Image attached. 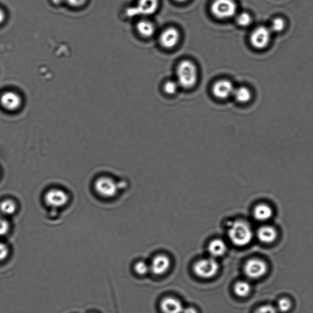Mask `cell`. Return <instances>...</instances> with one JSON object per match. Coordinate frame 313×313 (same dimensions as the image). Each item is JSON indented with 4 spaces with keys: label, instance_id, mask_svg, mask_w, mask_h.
<instances>
[{
    "label": "cell",
    "instance_id": "6da1fadb",
    "mask_svg": "<svg viewBox=\"0 0 313 313\" xmlns=\"http://www.w3.org/2000/svg\"><path fill=\"white\" fill-rule=\"evenodd\" d=\"M224 228L228 239L235 246L242 247L248 245L254 239V231L245 220L228 218L226 220Z\"/></svg>",
    "mask_w": 313,
    "mask_h": 313
},
{
    "label": "cell",
    "instance_id": "7a4b0ae2",
    "mask_svg": "<svg viewBox=\"0 0 313 313\" xmlns=\"http://www.w3.org/2000/svg\"><path fill=\"white\" fill-rule=\"evenodd\" d=\"M177 82L185 88H191L198 80V70L194 62L189 60L182 61L177 68Z\"/></svg>",
    "mask_w": 313,
    "mask_h": 313
},
{
    "label": "cell",
    "instance_id": "3957f363",
    "mask_svg": "<svg viewBox=\"0 0 313 313\" xmlns=\"http://www.w3.org/2000/svg\"><path fill=\"white\" fill-rule=\"evenodd\" d=\"M210 10L216 18L227 19L236 16L237 6L234 0H214Z\"/></svg>",
    "mask_w": 313,
    "mask_h": 313
},
{
    "label": "cell",
    "instance_id": "277c9868",
    "mask_svg": "<svg viewBox=\"0 0 313 313\" xmlns=\"http://www.w3.org/2000/svg\"><path fill=\"white\" fill-rule=\"evenodd\" d=\"M194 270L196 275L200 277L210 278L217 273L219 264L213 258L203 259L196 263Z\"/></svg>",
    "mask_w": 313,
    "mask_h": 313
},
{
    "label": "cell",
    "instance_id": "5b68a950",
    "mask_svg": "<svg viewBox=\"0 0 313 313\" xmlns=\"http://www.w3.org/2000/svg\"><path fill=\"white\" fill-rule=\"evenodd\" d=\"M272 34L269 27L266 26L257 27L253 31L249 38L252 46L258 50L266 49L269 46Z\"/></svg>",
    "mask_w": 313,
    "mask_h": 313
},
{
    "label": "cell",
    "instance_id": "8992f818",
    "mask_svg": "<svg viewBox=\"0 0 313 313\" xmlns=\"http://www.w3.org/2000/svg\"><path fill=\"white\" fill-rule=\"evenodd\" d=\"M159 7V0H138L137 5L129 8L127 13L130 17L150 16L155 13Z\"/></svg>",
    "mask_w": 313,
    "mask_h": 313
},
{
    "label": "cell",
    "instance_id": "52a82bcc",
    "mask_svg": "<svg viewBox=\"0 0 313 313\" xmlns=\"http://www.w3.org/2000/svg\"><path fill=\"white\" fill-rule=\"evenodd\" d=\"M95 189L102 197L112 198L117 195L119 187L112 179L108 177H102L96 180Z\"/></svg>",
    "mask_w": 313,
    "mask_h": 313
},
{
    "label": "cell",
    "instance_id": "ba28073f",
    "mask_svg": "<svg viewBox=\"0 0 313 313\" xmlns=\"http://www.w3.org/2000/svg\"><path fill=\"white\" fill-rule=\"evenodd\" d=\"M268 270L266 262L260 259H251L244 266L245 275L251 279H258L266 275Z\"/></svg>",
    "mask_w": 313,
    "mask_h": 313
},
{
    "label": "cell",
    "instance_id": "9c48e42d",
    "mask_svg": "<svg viewBox=\"0 0 313 313\" xmlns=\"http://www.w3.org/2000/svg\"><path fill=\"white\" fill-rule=\"evenodd\" d=\"M23 98L19 92L14 91L5 92L0 97V104L5 110L16 111L23 105Z\"/></svg>",
    "mask_w": 313,
    "mask_h": 313
},
{
    "label": "cell",
    "instance_id": "30bf717a",
    "mask_svg": "<svg viewBox=\"0 0 313 313\" xmlns=\"http://www.w3.org/2000/svg\"><path fill=\"white\" fill-rule=\"evenodd\" d=\"M69 200L68 195L62 190L53 189L45 196V201L48 206L58 208L66 205Z\"/></svg>",
    "mask_w": 313,
    "mask_h": 313
},
{
    "label": "cell",
    "instance_id": "8fae6325",
    "mask_svg": "<svg viewBox=\"0 0 313 313\" xmlns=\"http://www.w3.org/2000/svg\"><path fill=\"white\" fill-rule=\"evenodd\" d=\"M233 84L228 80H221L214 83L212 92L216 98L225 99L233 96L234 91Z\"/></svg>",
    "mask_w": 313,
    "mask_h": 313
},
{
    "label": "cell",
    "instance_id": "7c38bea8",
    "mask_svg": "<svg viewBox=\"0 0 313 313\" xmlns=\"http://www.w3.org/2000/svg\"><path fill=\"white\" fill-rule=\"evenodd\" d=\"M180 40V33L175 28H168L160 36V42L162 46L166 49H171L177 46Z\"/></svg>",
    "mask_w": 313,
    "mask_h": 313
},
{
    "label": "cell",
    "instance_id": "4fadbf2b",
    "mask_svg": "<svg viewBox=\"0 0 313 313\" xmlns=\"http://www.w3.org/2000/svg\"><path fill=\"white\" fill-rule=\"evenodd\" d=\"M170 260L166 255H159L153 258L150 269L155 275H162L169 269Z\"/></svg>",
    "mask_w": 313,
    "mask_h": 313
},
{
    "label": "cell",
    "instance_id": "5bb4252c",
    "mask_svg": "<svg viewBox=\"0 0 313 313\" xmlns=\"http://www.w3.org/2000/svg\"><path fill=\"white\" fill-rule=\"evenodd\" d=\"M278 233L275 228L271 226L265 225L258 229L257 237L262 243L269 244L275 241Z\"/></svg>",
    "mask_w": 313,
    "mask_h": 313
},
{
    "label": "cell",
    "instance_id": "9a60e30c",
    "mask_svg": "<svg viewBox=\"0 0 313 313\" xmlns=\"http://www.w3.org/2000/svg\"><path fill=\"white\" fill-rule=\"evenodd\" d=\"M227 244L225 240L218 237L213 239L207 246L209 254L213 258L222 257L227 251Z\"/></svg>",
    "mask_w": 313,
    "mask_h": 313
},
{
    "label": "cell",
    "instance_id": "2e32d148",
    "mask_svg": "<svg viewBox=\"0 0 313 313\" xmlns=\"http://www.w3.org/2000/svg\"><path fill=\"white\" fill-rule=\"evenodd\" d=\"M253 216L258 222H267L272 218L273 210L272 207L266 204H259L254 207Z\"/></svg>",
    "mask_w": 313,
    "mask_h": 313
},
{
    "label": "cell",
    "instance_id": "e0dca14e",
    "mask_svg": "<svg viewBox=\"0 0 313 313\" xmlns=\"http://www.w3.org/2000/svg\"><path fill=\"white\" fill-rule=\"evenodd\" d=\"M161 307L164 313H182L183 307L179 300L167 297L162 301Z\"/></svg>",
    "mask_w": 313,
    "mask_h": 313
},
{
    "label": "cell",
    "instance_id": "ac0fdd59",
    "mask_svg": "<svg viewBox=\"0 0 313 313\" xmlns=\"http://www.w3.org/2000/svg\"><path fill=\"white\" fill-rule=\"evenodd\" d=\"M137 29L138 33L144 38L151 37L155 32L154 24L146 20L140 21L137 24Z\"/></svg>",
    "mask_w": 313,
    "mask_h": 313
},
{
    "label": "cell",
    "instance_id": "d6986e66",
    "mask_svg": "<svg viewBox=\"0 0 313 313\" xmlns=\"http://www.w3.org/2000/svg\"><path fill=\"white\" fill-rule=\"evenodd\" d=\"M234 98L240 103H247L252 98L251 90L245 86H240L235 88L233 95Z\"/></svg>",
    "mask_w": 313,
    "mask_h": 313
},
{
    "label": "cell",
    "instance_id": "ffe728a7",
    "mask_svg": "<svg viewBox=\"0 0 313 313\" xmlns=\"http://www.w3.org/2000/svg\"><path fill=\"white\" fill-rule=\"evenodd\" d=\"M251 291V286L248 282L240 281L234 286L235 293L241 297L247 296Z\"/></svg>",
    "mask_w": 313,
    "mask_h": 313
},
{
    "label": "cell",
    "instance_id": "44dd1931",
    "mask_svg": "<svg viewBox=\"0 0 313 313\" xmlns=\"http://www.w3.org/2000/svg\"><path fill=\"white\" fill-rule=\"evenodd\" d=\"M287 26V22L284 18L277 17L274 18L270 23L269 28L272 33H279L284 32Z\"/></svg>",
    "mask_w": 313,
    "mask_h": 313
},
{
    "label": "cell",
    "instance_id": "7402d4cb",
    "mask_svg": "<svg viewBox=\"0 0 313 313\" xmlns=\"http://www.w3.org/2000/svg\"><path fill=\"white\" fill-rule=\"evenodd\" d=\"M16 205L13 201L5 200L0 203V212L2 215H10L16 212Z\"/></svg>",
    "mask_w": 313,
    "mask_h": 313
},
{
    "label": "cell",
    "instance_id": "603a6c76",
    "mask_svg": "<svg viewBox=\"0 0 313 313\" xmlns=\"http://www.w3.org/2000/svg\"><path fill=\"white\" fill-rule=\"evenodd\" d=\"M236 22L240 26L247 27L251 25L253 22V18L251 14L246 12L237 15L236 18Z\"/></svg>",
    "mask_w": 313,
    "mask_h": 313
},
{
    "label": "cell",
    "instance_id": "cb8c5ba5",
    "mask_svg": "<svg viewBox=\"0 0 313 313\" xmlns=\"http://www.w3.org/2000/svg\"><path fill=\"white\" fill-rule=\"evenodd\" d=\"M179 84L175 81L170 80L165 83L164 85L165 91L168 95H174L176 94L177 90L179 88Z\"/></svg>",
    "mask_w": 313,
    "mask_h": 313
},
{
    "label": "cell",
    "instance_id": "d4e9b609",
    "mask_svg": "<svg viewBox=\"0 0 313 313\" xmlns=\"http://www.w3.org/2000/svg\"><path fill=\"white\" fill-rule=\"evenodd\" d=\"M292 303L287 298H281L277 303V309L279 311L286 312L291 308Z\"/></svg>",
    "mask_w": 313,
    "mask_h": 313
},
{
    "label": "cell",
    "instance_id": "484cf974",
    "mask_svg": "<svg viewBox=\"0 0 313 313\" xmlns=\"http://www.w3.org/2000/svg\"><path fill=\"white\" fill-rule=\"evenodd\" d=\"M150 270V267L147 265L145 262L139 261L135 264V270L139 275H145L148 271Z\"/></svg>",
    "mask_w": 313,
    "mask_h": 313
},
{
    "label": "cell",
    "instance_id": "4316f807",
    "mask_svg": "<svg viewBox=\"0 0 313 313\" xmlns=\"http://www.w3.org/2000/svg\"><path fill=\"white\" fill-rule=\"evenodd\" d=\"M9 229H10V225L4 216L0 215V236L7 234Z\"/></svg>",
    "mask_w": 313,
    "mask_h": 313
},
{
    "label": "cell",
    "instance_id": "83f0119b",
    "mask_svg": "<svg viewBox=\"0 0 313 313\" xmlns=\"http://www.w3.org/2000/svg\"><path fill=\"white\" fill-rule=\"evenodd\" d=\"M86 2L87 0H64V3L73 8H82L86 5Z\"/></svg>",
    "mask_w": 313,
    "mask_h": 313
},
{
    "label": "cell",
    "instance_id": "f1b7e54d",
    "mask_svg": "<svg viewBox=\"0 0 313 313\" xmlns=\"http://www.w3.org/2000/svg\"><path fill=\"white\" fill-rule=\"evenodd\" d=\"M255 313H276V308L271 305H265L256 310Z\"/></svg>",
    "mask_w": 313,
    "mask_h": 313
},
{
    "label": "cell",
    "instance_id": "f546056e",
    "mask_svg": "<svg viewBox=\"0 0 313 313\" xmlns=\"http://www.w3.org/2000/svg\"><path fill=\"white\" fill-rule=\"evenodd\" d=\"M9 249L7 245L0 242V261H4L8 257Z\"/></svg>",
    "mask_w": 313,
    "mask_h": 313
},
{
    "label": "cell",
    "instance_id": "4dcf8cb0",
    "mask_svg": "<svg viewBox=\"0 0 313 313\" xmlns=\"http://www.w3.org/2000/svg\"><path fill=\"white\" fill-rule=\"evenodd\" d=\"M182 313H198V312L194 308L189 307V308L183 309Z\"/></svg>",
    "mask_w": 313,
    "mask_h": 313
},
{
    "label": "cell",
    "instance_id": "1f68e13d",
    "mask_svg": "<svg viewBox=\"0 0 313 313\" xmlns=\"http://www.w3.org/2000/svg\"><path fill=\"white\" fill-rule=\"evenodd\" d=\"M6 19V14L4 11L0 9V24L5 22Z\"/></svg>",
    "mask_w": 313,
    "mask_h": 313
},
{
    "label": "cell",
    "instance_id": "d6a6232c",
    "mask_svg": "<svg viewBox=\"0 0 313 313\" xmlns=\"http://www.w3.org/2000/svg\"><path fill=\"white\" fill-rule=\"evenodd\" d=\"M53 2L55 3V4L58 5L62 4V3H64V0H53Z\"/></svg>",
    "mask_w": 313,
    "mask_h": 313
},
{
    "label": "cell",
    "instance_id": "836d02e7",
    "mask_svg": "<svg viewBox=\"0 0 313 313\" xmlns=\"http://www.w3.org/2000/svg\"><path fill=\"white\" fill-rule=\"evenodd\" d=\"M175 1L179 3H184L185 2H187L188 0H175Z\"/></svg>",
    "mask_w": 313,
    "mask_h": 313
}]
</instances>
